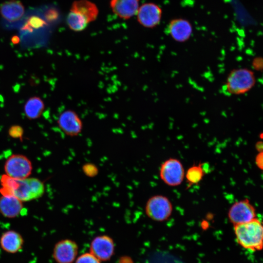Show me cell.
<instances>
[{
	"mask_svg": "<svg viewBox=\"0 0 263 263\" xmlns=\"http://www.w3.org/2000/svg\"><path fill=\"white\" fill-rule=\"evenodd\" d=\"M185 176L184 166L180 160L177 158H169L160 166V179L169 186L176 187L180 185L185 179Z\"/></svg>",
	"mask_w": 263,
	"mask_h": 263,
	"instance_id": "5b68a950",
	"label": "cell"
},
{
	"mask_svg": "<svg viewBox=\"0 0 263 263\" xmlns=\"http://www.w3.org/2000/svg\"><path fill=\"white\" fill-rule=\"evenodd\" d=\"M204 174L203 165H194L189 167L185 172V178L188 184L191 186L199 183L203 179Z\"/></svg>",
	"mask_w": 263,
	"mask_h": 263,
	"instance_id": "ffe728a7",
	"label": "cell"
},
{
	"mask_svg": "<svg viewBox=\"0 0 263 263\" xmlns=\"http://www.w3.org/2000/svg\"><path fill=\"white\" fill-rule=\"evenodd\" d=\"M24 240L20 233L14 230L3 232L0 237V246L7 253L15 254L22 249Z\"/></svg>",
	"mask_w": 263,
	"mask_h": 263,
	"instance_id": "5bb4252c",
	"label": "cell"
},
{
	"mask_svg": "<svg viewBox=\"0 0 263 263\" xmlns=\"http://www.w3.org/2000/svg\"><path fill=\"white\" fill-rule=\"evenodd\" d=\"M9 135L13 138L20 139L22 140L24 133L23 128L19 125H13L8 129Z\"/></svg>",
	"mask_w": 263,
	"mask_h": 263,
	"instance_id": "44dd1931",
	"label": "cell"
},
{
	"mask_svg": "<svg viewBox=\"0 0 263 263\" xmlns=\"http://www.w3.org/2000/svg\"><path fill=\"white\" fill-rule=\"evenodd\" d=\"M57 124L60 130L69 136H77L83 129V123L80 116L71 109L64 110L59 114Z\"/></svg>",
	"mask_w": 263,
	"mask_h": 263,
	"instance_id": "ba28073f",
	"label": "cell"
},
{
	"mask_svg": "<svg viewBox=\"0 0 263 263\" xmlns=\"http://www.w3.org/2000/svg\"><path fill=\"white\" fill-rule=\"evenodd\" d=\"M28 24L30 27L36 28L41 24L40 20L36 17H32L29 20Z\"/></svg>",
	"mask_w": 263,
	"mask_h": 263,
	"instance_id": "cb8c5ba5",
	"label": "cell"
},
{
	"mask_svg": "<svg viewBox=\"0 0 263 263\" xmlns=\"http://www.w3.org/2000/svg\"><path fill=\"white\" fill-rule=\"evenodd\" d=\"M237 242L244 248L251 250L263 246V224L257 218L246 223L235 225Z\"/></svg>",
	"mask_w": 263,
	"mask_h": 263,
	"instance_id": "7a4b0ae2",
	"label": "cell"
},
{
	"mask_svg": "<svg viewBox=\"0 0 263 263\" xmlns=\"http://www.w3.org/2000/svg\"><path fill=\"white\" fill-rule=\"evenodd\" d=\"M45 107V103L40 97L33 96L29 98L25 103L23 111L28 119L35 120L41 116Z\"/></svg>",
	"mask_w": 263,
	"mask_h": 263,
	"instance_id": "ac0fdd59",
	"label": "cell"
},
{
	"mask_svg": "<svg viewBox=\"0 0 263 263\" xmlns=\"http://www.w3.org/2000/svg\"><path fill=\"white\" fill-rule=\"evenodd\" d=\"M70 11L76 12L83 16L89 23L95 20L98 14V9L96 5L88 0L75 1L71 6Z\"/></svg>",
	"mask_w": 263,
	"mask_h": 263,
	"instance_id": "e0dca14e",
	"label": "cell"
},
{
	"mask_svg": "<svg viewBox=\"0 0 263 263\" xmlns=\"http://www.w3.org/2000/svg\"><path fill=\"white\" fill-rule=\"evenodd\" d=\"M140 0H111L110 7L113 13L124 19L136 15Z\"/></svg>",
	"mask_w": 263,
	"mask_h": 263,
	"instance_id": "4fadbf2b",
	"label": "cell"
},
{
	"mask_svg": "<svg viewBox=\"0 0 263 263\" xmlns=\"http://www.w3.org/2000/svg\"><path fill=\"white\" fill-rule=\"evenodd\" d=\"M173 206L166 196L157 194L147 200L145 207L146 215L153 221L162 222L169 219L172 215Z\"/></svg>",
	"mask_w": 263,
	"mask_h": 263,
	"instance_id": "277c9868",
	"label": "cell"
},
{
	"mask_svg": "<svg viewBox=\"0 0 263 263\" xmlns=\"http://www.w3.org/2000/svg\"><path fill=\"white\" fill-rule=\"evenodd\" d=\"M168 31L171 37L177 42H184L191 37L192 27L189 21L183 19H172L168 26Z\"/></svg>",
	"mask_w": 263,
	"mask_h": 263,
	"instance_id": "7c38bea8",
	"label": "cell"
},
{
	"mask_svg": "<svg viewBox=\"0 0 263 263\" xmlns=\"http://www.w3.org/2000/svg\"><path fill=\"white\" fill-rule=\"evenodd\" d=\"M76 243L71 239L58 241L53 250V258L57 263H72L78 253Z\"/></svg>",
	"mask_w": 263,
	"mask_h": 263,
	"instance_id": "8fae6325",
	"label": "cell"
},
{
	"mask_svg": "<svg viewBox=\"0 0 263 263\" xmlns=\"http://www.w3.org/2000/svg\"><path fill=\"white\" fill-rule=\"evenodd\" d=\"M69 27L73 31L78 32L83 30L89 23L87 19L79 14L70 11L66 18Z\"/></svg>",
	"mask_w": 263,
	"mask_h": 263,
	"instance_id": "d6986e66",
	"label": "cell"
},
{
	"mask_svg": "<svg viewBox=\"0 0 263 263\" xmlns=\"http://www.w3.org/2000/svg\"><path fill=\"white\" fill-rule=\"evenodd\" d=\"M75 263H100V261L90 252L81 255Z\"/></svg>",
	"mask_w": 263,
	"mask_h": 263,
	"instance_id": "7402d4cb",
	"label": "cell"
},
{
	"mask_svg": "<svg viewBox=\"0 0 263 263\" xmlns=\"http://www.w3.org/2000/svg\"><path fill=\"white\" fill-rule=\"evenodd\" d=\"M12 40L14 43H17L19 42V39H17L16 38H13Z\"/></svg>",
	"mask_w": 263,
	"mask_h": 263,
	"instance_id": "d4e9b609",
	"label": "cell"
},
{
	"mask_svg": "<svg viewBox=\"0 0 263 263\" xmlns=\"http://www.w3.org/2000/svg\"><path fill=\"white\" fill-rule=\"evenodd\" d=\"M256 77L251 70L245 68L234 69L227 75L223 90L231 95H240L249 91L255 85Z\"/></svg>",
	"mask_w": 263,
	"mask_h": 263,
	"instance_id": "3957f363",
	"label": "cell"
},
{
	"mask_svg": "<svg viewBox=\"0 0 263 263\" xmlns=\"http://www.w3.org/2000/svg\"><path fill=\"white\" fill-rule=\"evenodd\" d=\"M0 184V194L1 195L13 196L22 202L39 198L45 192L43 182L34 177L19 179L4 174L1 176Z\"/></svg>",
	"mask_w": 263,
	"mask_h": 263,
	"instance_id": "6da1fadb",
	"label": "cell"
},
{
	"mask_svg": "<svg viewBox=\"0 0 263 263\" xmlns=\"http://www.w3.org/2000/svg\"><path fill=\"white\" fill-rule=\"evenodd\" d=\"M24 13V6L19 0L5 1L0 5V15L4 19L9 22L19 20Z\"/></svg>",
	"mask_w": 263,
	"mask_h": 263,
	"instance_id": "9a60e30c",
	"label": "cell"
},
{
	"mask_svg": "<svg viewBox=\"0 0 263 263\" xmlns=\"http://www.w3.org/2000/svg\"><path fill=\"white\" fill-rule=\"evenodd\" d=\"M162 11L160 7L152 2L141 5L137 12L139 23L146 28H153L160 22Z\"/></svg>",
	"mask_w": 263,
	"mask_h": 263,
	"instance_id": "9c48e42d",
	"label": "cell"
},
{
	"mask_svg": "<svg viewBox=\"0 0 263 263\" xmlns=\"http://www.w3.org/2000/svg\"><path fill=\"white\" fill-rule=\"evenodd\" d=\"M85 174L89 177H94L97 173V167L93 164H86L82 168Z\"/></svg>",
	"mask_w": 263,
	"mask_h": 263,
	"instance_id": "603a6c76",
	"label": "cell"
},
{
	"mask_svg": "<svg viewBox=\"0 0 263 263\" xmlns=\"http://www.w3.org/2000/svg\"><path fill=\"white\" fill-rule=\"evenodd\" d=\"M227 217L234 225L245 223L256 218V209L248 199H243L231 206Z\"/></svg>",
	"mask_w": 263,
	"mask_h": 263,
	"instance_id": "52a82bcc",
	"label": "cell"
},
{
	"mask_svg": "<svg viewBox=\"0 0 263 263\" xmlns=\"http://www.w3.org/2000/svg\"><path fill=\"white\" fill-rule=\"evenodd\" d=\"M114 250L113 239L107 235H98L93 239L90 246V253L100 261H106L111 259Z\"/></svg>",
	"mask_w": 263,
	"mask_h": 263,
	"instance_id": "30bf717a",
	"label": "cell"
},
{
	"mask_svg": "<svg viewBox=\"0 0 263 263\" xmlns=\"http://www.w3.org/2000/svg\"><path fill=\"white\" fill-rule=\"evenodd\" d=\"M32 169V164L30 159L20 154H14L9 156L4 165L5 174L15 179L29 177Z\"/></svg>",
	"mask_w": 263,
	"mask_h": 263,
	"instance_id": "8992f818",
	"label": "cell"
},
{
	"mask_svg": "<svg viewBox=\"0 0 263 263\" xmlns=\"http://www.w3.org/2000/svg\"><path fill=\"white\" fill-rule=\"evenodd\" d=\"M23 202L13 196L0 197V213L4 217L14 218L23 210Z\"/></svg>",
	"mask_w": 263,
	"mask_h": 263,
	"instance_id": "2e32d148",
	"label": "cell"
}]
</instances>
